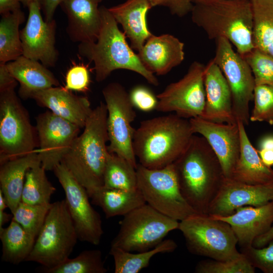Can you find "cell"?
Listing matches in <instances>:
<instances>
[{
    "label": "cell",
    "mask_w": 273,
    "mask_h": 273,
    "mask_svg": "<svg viewBox=\"0 0 273 273\" xmlns=\"http://www.w3.org/2000/svg\"><path fill=\"white\" fill-rule=\"evenodd\" d=\"M181 193L198 213L208 214L224 178L220 163L202 136L193 135L173 163Z\"/></svg>",
    "instance_id": "6da1fadb"
},
{
    "label": "cell",
    "mask_w": 273,
    "mask_h": 273,
    "mask_svg": "<svg viewBox=\"0 0 273 273\" xmlns=\"http://www.w3.org/2000/svg\"><path fill=\"white\" fill-rule=\"evenodd\" d=\"M194 134L190 120L175 114L143 120L134 132V155L146 168L166 167L181 155Z\"/></svg>",
    "instance_id": "7a4b0ae2"
},
{
    "label": "cell",
    "mask_w": 273,
    "mask_h": 273,
    "mask_svg": "<svg viewBox=\"0 0 273 273\" xmlns=\"http://www.w3.org/2000/svg\"><path fill=\"white\" fill-rule=\"evenodd\" d=\"M107 110L101 102L87 119L83 132L74 140L62 162L86 190L88 196L104 186V172L109 152Z\"/></svg>",
    "instance_id": "3957f363"
},
{
    "label": "cell",
    "mask_w": 273,
    "mask_h": 273,
    "mask_svg": "<svg viewBox=\"0 0 273 273\" xmlns=\"http://www.w3.org/2000/svg\"><path fill=\"white\" fill-rule=\"evenodd\" d=\"M191 13L193 22L204 30L209 39H227L242 56L254 49L251 0L194 3Z\"/></svg>",
    "instance_id": "277c9868"
},
{
    "label": "cell",
    "mask_w": 273,
    "mask_h": 273,
    "mask_svg": "<svg viewBox=\"0 0 273 273\" xmlns=\"http://www.w3.org/2000/svg\"><path fill=\"white\" fill-rule=\"evenodd\" d=\"M99 9L101 26L97 40L78 46L79 55L94 63L96 80H105L115 70L126 69L138 73L151 84L158 85V79L129 46L125 35L119 30L108 9L104 6Z\"/></svg>",
    "instance_id": "5b68a950"
},
{
    "label": "cell",
    "mask_w": 273,
    "mask_h": 273,
    "mask_svg": "<svg viewBox=\"0 0 273 273\" xmlns=\"http://www.w3.org/2000/svg\"><path fill=\"white\" fill-rule=\"evenodd\" d=\"M178 229L193 254L217 260H233L243 255L237 248L238 240L231 225L208 214L191 215L179 221Z\"/></svg>",
    "instance_id": "8992f818"
},
{
    "label": "cell",
    "mask_w": 273,
    "mask_h": 273,
    "mask_svg": "<svg viewBox=\"0 0 273 273\" xmlns=\"http://www.w3.org/2000/svg\"><path fill=\"white\" fill-rule=\"evenodd\" d=\"M78 239L65 200L54 202L25 261L53 268L69 258Z\"/></svg>",
    "instance_id": "52a82bcc"
},
{
    "label": "cell",
    "mask_w": 273,
    "mask_h": 273,
    "mask_svg": "<svg viewBox=\"0 0 273 273\" xmlns=\"http://www.w3.org/2000/svg\"><path fill=\"white\" fill-rule=\"evenodd\" d=\"M179 223L145 203L123 216L111 247L131 252L150 250L178 229Z\"/></svg>",
    "instance_id": "ba28073f"
},
{
    "label": "cell",
    "mask_w": 273,
    "mask_h": 273,
    "mask_svg": "<svg viewBox=\"0 0 273 273\" xmlns=\"http://www.w3.org/2000/svg\"><path fill=\"white\" fill-rule=\"evenodd\" d=\"M136 171L138 189L151 207L179 221L198 213L181 193L173 163L159 169L138 164Z\"/></svg>",
    "instance_id": "9c48e42d"
},
{
    "label": "cell",
    "mask_w": 273,
    "mask_h": 273,
    "mask_svg": "<svg viewBox=\"0 0 273 273\" xmlns=\"http://www.w3.org/2000/svg\"><path fill=\"white\" fill-rule=\"evenodd\" d=\"M36 146L35 130L15 88L0 92L1 165L33 152Z\"/></svg>",
    "instance_id": "30bf717a"
},
{
    "label": "cell",
    "mask_w": 273,
    "mask_h": 273,
    "mask_svg": "<svg viewBox=\"0 0 273 273\" xmlns=\"http://www.w3.org/2000/svg\"><path fill=\"white\" fill-rule=\"evenodd\" d=\"M107 110L108 149L136 167L132 142L135 129L131 126L136 113L129 93L120 83L112 82L102 90Z\"/></svg>",
    "instance_id": "8fae6325"
},
{
    "label": "cell",
    "mask_w": 273,
    "mask_h": 273,
    "mask_svg": "<svg viewBox=\"0 0 273 273\" xmlns=\"http://www.w3.org/2000/svg\"><path fill=\"white\" fill-rule=\"evenodd\" d=\"M215 42L213 60L220 68L230 86L235 118L237 121L248 125L250 116L249 104L253 100L255 86L251 69L245 59L234 50L227 39L219 37Z\"/></svg>",
    "instance_id": "7c38bea8"
},
{
    "label": "cell",
    "mask_w": 273,
    "mask_h": 273,
    "mask_svg": "<svg viewBox=\"0 0 273 273\" xmlns=\"http://www.w3.org/2000/svg\"><path fill=\"white\" fill-rule=\"evenodd\" d=\"M205 69L201 63L193 62L182 78L169 84L157 95L158 103L156 110L173 112L186 119L201 117L206 101Z\"/></svg>",
    "instance_id": "4fadbf2b"
},
{
    "label": "cell",
    "mask_w": 273,
    "mask_h": 273,
    "mask_svg": "<svg viewBox=\"0 0 273 273\" xmlns=\"http://www.w3.org/2000/svg\"><path fill=\"white\" fill-rule=\"evenodd\" d=\"M53 171L64 191L66 204L78 239L94 245H99L104 233L101 218L91 206L86 189L63 162Z\"/></svg>",
    "instance_id": "5bb4252c"
},
{
    "label": "cell",
    "mask_w": 273,
    "mask_h": 273,
    "mask_svg": "<svg viewBox=\"0 0 273 273\" xmlns=\"http://www.w3.org/2000/svg\"><path fill=\"white\" fill-rule=\"evenodd\" d=\"M36 120L39 148L35 151L41 166L53 171L63 161L80 128L50 111L40 114Z\"/></svg>",
    "instance_id": "9a60e30c"
},
{
    "label": "cell",
    "mask_w": 273,
    "mask_h": 273,
    "mask_svg": "<svg viewBox=\"0 0 273 273\" xmlns=\"http://www.w3.org/2000/svg\"><path fill=\"white\" fill-rule=\"evenodd\" d=\"M41 5L33 2L28 6L29 14L26 25L20 31L23 56L39 61L47 67L55 66L59 53L55 47L56 23L43 20Z\"/></svg>",
    "instance_id": "2e32d148"
},
{
    "label": "cell",
    "mask_w": 273,
    "mask_h": 273,
    "mask_svg": "<svg viewBox=\"0 0 273 273\" xmlns=\"http://www.w3.org/2000/svg\"><path fill=\"white\" fill-rule=\"evenodd\" d=\"M273 202V181L250 185L224 177L211 202L208 214L225 216L244 206H260Z\"/></svg>",
    "instance_id": "e0dca14e"
},
{
    "label": "cell",
    "mask_w": 273,
    "mask_h": 273,
    "mask_svg": "<svg viewBox=\"0 0 273 273\" xmlns=\"http://www.w3.org/2000/svg\"><path fill=\"white\" fill-rule=\"evenodd\" d=\"M194 133L200 134L217 156L225 177L231 178L239 157L240 135L238 122L220 123L200 117L190 119Z\"/></svg>",
    "instance_id": "ac0fdd59"
},
{
    "label": "cell",
    "mask_w": 273,
    "mask_h": 273,
    "mask_svg": "<svg viewBox=\"0 0 273 273\" xmlns=\"http://www.w3.org/2000/svg\"><path fill=\"white\" fill-rule=\"evenodd\" d=\"M204 86L206 101L201 117L220 123H234L232 93L218 66L212 60L205 66Z\"/></svg>",
    "instance_id": "d6986e66"
},
{
    "label": "cell",
    "mask_w": 273,
    "mask_h": 273,
    "mask_svg": "<svg viewBox=\"0 0 273 273\" xmlns=\"http://www.w3.org/2000/svg\"><path fill=\"white\" fill-rule=\"evenodd\" d=\"M224 221L232 227L241 248L252 245L258 237L267 232L273 225V202L260 206H244L231 215H210Z\"/></svg>",
    "instance_id": "ffe728a7"
},
{
    "label": "cell",
    "mask_w": 273,
    "mask_h": 273,
    "mask_svg": "<svg viewBox=\"0 0 273 273\" xmlns=\"http://www.w3.org/2000/svg\"><path fill=\"white\" fill-rule=\"evenodd\" d=\"M30 98L80 128L84 127L93 110L87 98L76 96L65 87L54 86L41 90Z\"/></svg>",
    "instance_id": "44dd1931"
},
{
    "label": "cell",
    "mask_w": 273,
    "mask_h": 273,
    "mask_svg": "<svg viewBox=\"0 0 273 273\" xmlns=\"http://www.w3.org/2000/svg\"><path fill=\"white\" fill-rule=\"evenodd\" d=\"M138 55L149 71L154 74L163 75L184 61V43L171 34H152Z\"/></svg>",
    "instance_id": "7402d4cb"
},
{
    "label": "cell",
    "mask_w": 273,
    "mask_h": 273,
    "mask_svg": "<svg viewBox=\"0 0 273 273\" xmlns=\"http://www.w3.org/2000/svg\"><path fill=\"white\" fill-rule=\"evenodd\" d=\"M97 0H64L61 5L68 18L67 32L71 40L80 43L97 40L101 19Z\"/></svg>",
    "instance_id": "603a6c76"
},
{
    "label": "cell",
    "mask_w": 273,
    "mask_h": 273,
    "mask_svg": "<svg viewBox=\"0 0 273 273\" xmlns=\"http://www.w3.org/2000/svg\"><path fill=\"white\" fill-rule=\"evenodd\" d=\"M152 8L149 0H126L108 8L117 22L122 26L131 47L138 52L153 34L148 28L146 21L147 14Z\"/></svg>",
    "instance_id": "cb8c5ba5"
},
{
    "label": "cell",
    "mask_w": 273,
    "mask_h": 273,
    "mask_svg": "<svg viewBox=\"0 0 273 273\" xmlns=\"http://www.w3.org/2000/svg\"><path fill=\"white\" fill-rule=\"evenodd\" d=\"M240 135L239 159L230 178L250 185L265 184L273 181V169L262 161L258 151L252 146L244 124L237 121Z\"/></svg>",
    "instance_id": "d4e9b609"
},
{
    "label": "cell",
    "mask_w": 273,
    "mask_h": 273,
    "mask_svg": "<svg viewBox=\"0 0 273 273\" xmlns=\"http://www.w3.org/2000/svg\"><path fill=\"white\" fill-rule=\"evenodd\" d=\"M6 65L11 74L19 82V93L23 98H30L37 92L59 85L54 75L38 61L22 55Z\"/></svg>",
    "instance_id": "484cf974"
},
{
    "label": "cell",
    "mask_w": 273,
    "mask_h": 273,
    "mask_svg": "<svg viewBox=\"0 0 273 273\" xmlns=\"http://www.w3.org/2000/svg\"><path fill=\"white\" fill-rule=\"evenodd\" d=\"M41 165L35 150L24 156L9 160L1 164L0 190L12 214L21 202L26 173L29 169Z\"/></svg>",
    "instance_id": "4316f807"
},
{
    "label": "cell",
    "mask_w": 273,
    "mask_h": 273,
    "mask_svg": "<svg viewBox=\"0 0 273 273\" xmlns=\"http://www.w3.org/2000/svg\"><path fill=\"white\" fill-rule=\"evenodd\" d=\"M89 197L94 204L101 207L107 218L124 216L146 203L139 189L127 191L103 186L95 190Z\"/></svg>",
    "instance_id": "83f0119b"
},
{
    "label": "cell",
    "mask_w": 273,
    "mask_h": 273,
    "mask_svg": "<svg viewBox=\"0 0 273 273\" xmlns=\"http://www.w3.org/2000/svg\"><path fill=\"white\" fill-rule=\"evenodd\" d=\"M3 261L17 264L25 261L31 253L36 238L16 221L11 220L7 228L0 229Z\"/></svg>",
    "instance_id": "f1b7e54d"
},
{
    "label": "cell",
    "mask_w": 273,
    "mask_h": 273,
    "mask_svg": "<svg viewBox=\"0 0 273 273\" xmlns=\"http://www.w3.org/2000/svg\"><path fill=\"white\" fill-rule=\"evenodd\" d=\"M176 248L177 244L175 241L165 239L147 251L133 253L111 247L110 254L114 259L115 273H138L149 265L151 259L155 255L172 252Z\"/></svg>",
    "instance_id": "f546056e"
},
{
    "label": "cell",
    "mask_w": 273,
    "mask_h": 273,
    "mask_svg": "<svg viewBox=\"0 0 273 273\" xmlns=\"http://www.w3.org/2000/svg\"><path fill=\"white\" fill-rule=\"evenodd\" d=\"M0 21V62L14 61L23 55L19 25L25 20L21 10L2 15Z\"/></svg>",
    "instance_id": "4dcf8cb0"
},
{
    "label": "cell",
    "mask_w": 273,
    "mask_h": 273,
    "mask_svg": "<svg viewBox=\"0 0 273 273\" xmlns=\"http://www.w3.org/2000/svg\"><path fill=\"white\" fill-rule=\"evenodd\" d=\"M254 48L273 57V0H251Z\"/></svg>",
    "instance_id": "1f68e13d"
},
{
    "label": "cell",
    "mask_w": 273,
    "mask_h": 273,
    "mask_svg": "<svg viewBox=\"0 0 273 273\" xmlns=\"http://www.w3.org/2000/svg\"><path fill=\"white\" fill-rule=\"evenodd\" d=\"M104 186L127 191L138 189L136 168L125 159L109 152L104 172Z\"/></svg>",
    "instance_id": "d6a6232c"
},
{
    "label": "cell",
    "mask_w": 273,
    "mask_h": 273,
    "mask_svg": "<svg viewBox=\"0 0 273 273\" xmlns=\"http://www.w3.org/2000/svg\"><path fill=\"white\" fill-rule=\"evenodd\" d=\"M46 170L41 165L29 169L26 173L21 201L30 205L51 203L56 188L49 180Z\"/></svg>",
    "instance_id": "836d02e7"
},
{
    "label": "cell",
    "mask_w": 273,
    "mask_h": 273,
    "mask_svg": "<svg viewBox=\"0 0 273 273\" xmlns=\"http://www.w3.org/2000/svg\"><path fill=\"white\" fill-rule=\"evenodd\" d=\"M47 273H106L108 271L100 250H86L73 258L49 269Z\"/></svg>",
    "instance_id": "e575fe53"
},
{
    "label": "cell",
    "mask_w": 273,
    "mask_h": 273,
    "mask_svg": "<svg viewBox=\"0 0 273 273\" xmlns=\"http://www.w3.org/2000/svg\"><path fill=\"white\" fill-rule=\"evenodd\" d=\"M51 205V203L30 205L21 201L12 213V220L36 238Z\"/></svg>",
    "instance_id": "d590c367"
},
{
    "label": "cell",
    "mask_w": 273,
    "mask_h": 273,
    "mask_svg": "<svg viewBox=\"0 0 273 273\" xmlns=\"http://www.w3.org/2000/svg\"><path fill=\"white\" fill-rule=\"evenodd\" d=\"M243 57L251 69L255 85L273 87V57L256 48Z\"/></svg>",
    "instance_id": "8d00e7d4"
},
{
    "label": "cell",
    "mask_w": 273,
    "mask_h": 273,
    "mask_svg": "<svg viewBox=\"0 0 273 273\" xmlns=\"http://www.w3.org/2000/svg\"><path fill=\"white\" fill-rule=\"evenodd\" d=\"M255 269L243 255L233 260H202L197 264L195 271L197 273H254Z\"/></svg>",
    "instance_id": "74e56055"
},
{
    "label": "cell",
    "mask_w": 273,
    "mask_h": 273,
    "mask_svg": "<svg viewBox=\"0 0 273 273\" xmlns=\"http://www.w3.org/2000/svg\"><path fill=\"white\" fill-rule=\"evenodd\" d=\"M253 101L254 105L250 120L273 125V87L265 84L256 85Z\"/></svg>",
    "instance_id": "f35d334b"
},
{
    "label": "cell",
    "mask_w": 273,
    "mask_h": 273,
    "mask_svg": "<svg viewBox=\"0 0 273 273\" xmlns=\"http://www.w3.org/2000/svg\"><path fill=\"white\" fill-rule=\"evenodd\" d=\"M240 252L255 268L264 273H273V240L264 247L256 248L251 245L241 248Z\"/></svg>",
    "instance_id": "ab89813d"
},
{
    "label": "cell",
    "mask_w": 273,
    "mask_h": 273,
    "mask_svg": "<svg viewBox=\"0 0 273 273\" xmlns=\"http://www.w3.org/2000/svg\"><path fill=\"white\" fill-rule=\"evenodd\" d=\"M65 88L69 90L86 92L90 82L87 67L83 64L74 65L68 70Z\"/></svg>",
    "instance_id": "60d3db41"
},
{
    "label": "cell",
    "mask_w": 273,
    "mask_h": 273,
    "mask_svg": "<svg viewBox=\"0 0 273 273\" xmlns=\"http://www.w3.org/2000/svg\"><path fill=\"white\" fill-rule=\"evenodd\" d=\"M129 96L133 107L139 110L148 112L157 108L158 103L157 95L145 86H135L131 90Z\"/></svg>",
    "instance_id": "b9f144b4"
},
{
    "label": "cell",
    "mask_w": 273,
    "mask_h": 273,
    "mask_svg": "<svg viewBox=\"0 0 273 273\" xmlns=\"http://www.w3.org/2000/svg\"><path fill=\"white\" fill-rule=\"evenodd\" d=\"M152 7L162 6L169 9L172 15L182 17L191 13L194 0H149Z\"/></svg>",
    "instance_id": "7bdbcfd3"
},
{
    "label": "cell",
    "mask_w": 273,
    "mask_h": 273,
    "mask_svg": "<svg viewBox=\"0 0 273 273\" xmlns=\"http://www.w3.org/2000/svg\"><path fill=\"white\" fill-rule=\"evenodd\" d=\"M17 81L9 71L6 63L0 62V92L15 88Z\"/></svg>",
    "instance_id": "ee69618b"
},
{
    "label": "cell",
    "mask_w": 273,
    "mask_h": 273,
    "mask_svg": "<svg viewBox=\"0 0 273 273\" xmlns=\"http://www.w3.org/2000/svg\"><path fill=\"white\" fill-rule=\"evenodd\" d=\"M64 0H43L42 6L44 15V20L47 22L52 21L57 7Z\"/></svg>",
    "instance_id": "f6af8a7d"
},
{
    "label": "cell",
    "mask_w": 273,
    "mask_h": 273,
    "mask_svg": "<svg viewBox=\"0 0 273 273\" xmlns=\"http://www.w3.org/2000/svg\"><path fill=\"white\" fill-rule=\"evenodd\" d=\"M19 0H0V13L1 15L12 12L20 9Z\"/></svg>",
    "instance_id": "bcb514c9"
},
{
    "label": "cell",
    "mask_w": 273,
    "mask_h": 273,
    "mask_svg": "<svg viewBox=\"0 0 273 273\" xmlns=\"http://www.w3.org/2000/svg\"><path fill=\"white\" fill-rule=\"evenodd\" d=\"M263 163L267 166H273V149H260L258 150Z\"/></svg>",
    "instance_id": "7dc6e473"
},
{
    "label": "cell",
    "mask_w": 273,
    "mask_h": 273,
    "mask_svg": "<svg viewBox=\"0 0 273 273\" xmlns=\"http://www.w3.org/2000/svg\"><path fill=\"white\" fill-rule=\"evenodd\" d=\"M260 149H273V135H267L260 140L259 143Z\"/></svg>",
    "instance_id": "c3c4849f"
},
{
    "label": "cell",
    "mask_w": 273,
    "mask_h": 273,
    "mask_svg": "<svg viewBox=\"0 0 273 273\" xmlns=\"http://www.w3.org/2000/svg\"><path fill=\"white\" fill-rule=\"evenodd\" d=\"M13 215H11L4 211L0 210V229L3 228V225L11 219H12Z\"/></svg>",
    "instance_id": "681fc988"
},
{
    "label": "cell",
    "mask_w": 273,
    "mask_h": 273,
    "mask_svg": "<svg viewBox=\"0 0 273 273\" xmlns=\"http://www.w3.org/2000/svg\"><path fill=\"white\" fill-rule=\"evenodd\" d=\"M8 208L6 200L2 191L0 190V210L5 211V209Z\"/></svg>",
    "instance_id": "f907efd6"
},
{
    "label": "cell",
    "mask_w": 273,
    "mask_h": 273,
    "mask_svg": "<svg viewBox=\"0 0 273 273\" xmlns=\"http://www.w3.org/2000/svg\"><path fill=\"white\" fill-rule=\"evenodd\" d=\"M20 3H22L24 5L28 6L33 2H38L42 5L43 0H19Z\"/></svg>",
    "instance_id": "816d5d0a"
},
{
    "label": "cell",
    "mask_w": 273,
    "mask_h": 273,
    "mask_svg": "<svg viewBox=\"0 0 273 273\" xmlns=\"http://www.w3.org/2000/svg\"><path fill=\"white\" fill-rule=\"evenodd\" d=\"M217 0H194V3H208L213 1H215Z\"/></svg>",
    "instance_id": "f5cc1de1"
},
{
    "label": "cell",
    "mask_w": 273,
    "mask_h": 273,
    "mask_svg": "<svg viewBox=\"0 0 273 273\" xmlns=\"http://www.w3.org/2000/svg\"><path fill=\"white\" fill-rule=\"evenodd\" d=\"M97 1H98V2L99 3H100V2L102 1V0H97Z\"/></svg>",
    "instance_id": "db71d44e"
}]
</instances>
